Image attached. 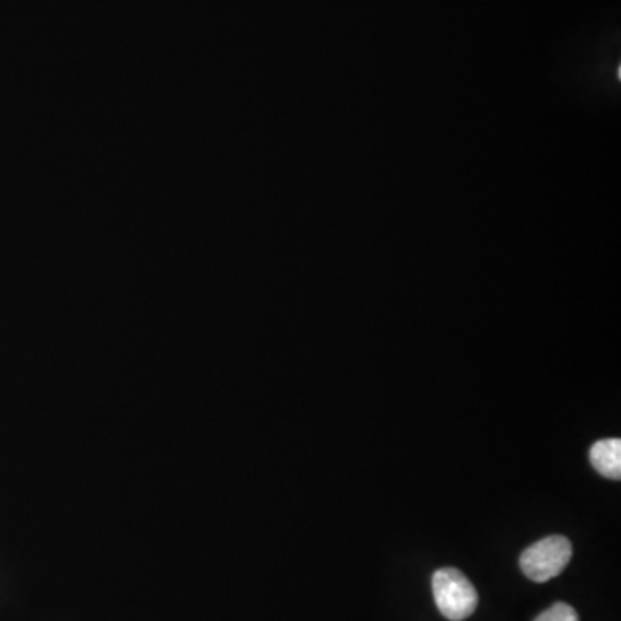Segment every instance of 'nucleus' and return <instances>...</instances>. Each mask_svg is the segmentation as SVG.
Listing matches in <instances>:
<instances>
[{"instance_id":"1","label":"nucleus","mask_w":621,"mask_h":621,"mask_svg":"<svg viewBox=\"0 0 621 621\" xmlns=\"http://www.w3.org/2000/svg\"><path fill=\"white\" fill-rule=\"evenodd\" d=\"M435 605L449 621H462L474 613L479 594L468 576L456 569H441L432 578Z\"/></svg>"},{"instance_id":"2","label":"nucleus","mask_w":621,"mask_h":621,"mask_svg":"<svg viewBox=\"0 0 621 621\" xmlns=\"http://www.w3.org/2000/svg\"><path fill=\"white\" fill-rule=\"evenodd\" d=\"M572 543L566 537H546V539L539 540L530 548L525 549L524 554L519 558V566L531 582L546 584V582L556 578L564 572L570 560H572Z\"/></svg>"},{"instance_id":"3","label":"nucleus","mask_w":621,"mask_h":621,"mask_svg":"<svg viewBox=\"0 0 621 621\" xmlns=\"http://www.w3.org/2000/svg\"><path fill=\"white\" fill-rule=\"evenodd\" d=\"M590 462L594 470L609 480L621 479V441L605 438L594 444L590 449Z\"/></svg>"},{"instance_id":"4","label":"nucleus","mask_w":621,"mask_h":621,"mask_svg":"<svg viewBox=\"0 0 621 621\" xmlns=\"http://www.w3.org/2000/svg\"><path fill=\"white\" fill-rule=\"evenodd\" d=\"M534 621H578V614L566 602H556V605L540 613Z\"/></svg>"}]
</instances>
